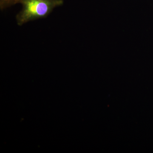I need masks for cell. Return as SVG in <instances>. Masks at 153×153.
Listing matches in <instances>:
<instances>
[{
  "label": "cell",
  "instance_id": "obj_1",
  "mask_svg": "<svg viewBox=\"0 0 153 153\" xmlns=\"http://www.w3.org/2000/svg\"><path fill=\"white\" fill-rule=\"evenodd\" d=\"M22 10L16 16L17 24H24L37 19H44L56 7L62 5L63 0H22Z\"/></svg>",
  "mask_w": 153,
  "mask_h": 153
},
{
  "label": "cell",
  "instance_id": "obj_2",
  "mask_svg": "<svg viewBox=\"0 0 153 153\" xmlns=\"http://www.w3.org/2000/svg\"><path fill=\"white\" fill-rule=\"evenodd\" d=\"M22 0H0V8L2 10L14 4L20 3Z\"/></svg>",
  "mask_w": 153,
  "mask_h": 153
}]
</instances>
